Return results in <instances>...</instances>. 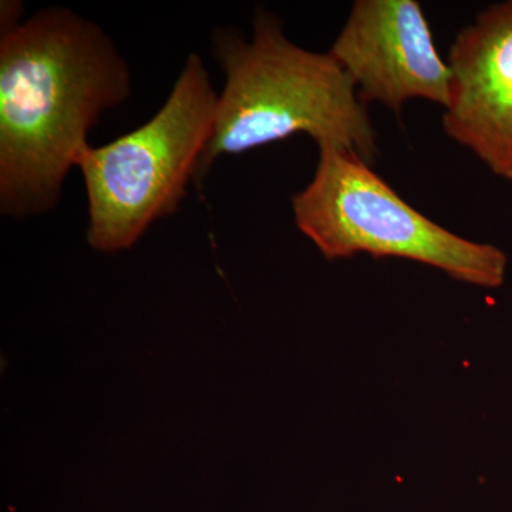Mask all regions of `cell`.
I'll return each instance as SVG.
<instances>
[{
  "label": "cell",
  "mask_w": 512,
  "mask_h": 512,
  "mask_svg": "<svg viewBox=\"0 0 512 512\" xmlns=\"http://www.w3.org/2000/svg\"><path fill=\"white\" fill-rule=\"evenodd\" d=\"M131 73L106 30L62 6L0 37V214L55 210L104 111L130 97Z\"/></svg>",
  "instance_id": "1"
},
{
  "label": "cell",
  "mask_w": 512,
  "mask_h": 512,
  "mask_svg": "<svg viewBox=\"0 0 512 512\" xmlns=\"http://www.w3.org/2000/svg\"><path fill=\"white\" fill-rule=\"evenodd\" d=\"M291 204L296 227L329 261L369 254L420 262L481 288L504 282L508 259L500 248L424 217L353 151L319 150L311 183Z\"/></svg>",
  "instance_id": "4"
},
{
  "label": "cell",
  "mask_w": 512,
  "mask_h": 512,
  "mask_svg": "<svg viewBox=\"0 0 512 512\" xmlns=\"http://www.w3.org/2000/svg\"><path fill=\"white\" fill-rule=\"evenodd\" d=\"M212 52L225 86L192 180L198 191L220 158L295 134H308L319 150L343 148L375 161L376 128L349 74L330 52L291 42L274 13L256 8L249 40L234 29L215 30Z\"/></svg>",
  "instance_id": "2"
},
{
  "label": "cell",
  "mask_w": 512,
  "mask_h": 512,
  "mask_svg": "<svg viewBox=\"0 0 512 512\" xmlns=\"http://www.w3.org/2000/svg\"><path fill=\"white\" fill-rule=\"evenodd\" d=\"M447 63L454 80L444 131L512 181V0L488 6L464 26Z\"/></svg>",
  "instance_id": "6"
},
{
  "label": "cell",
  "mask_w": 512,
  "mask_h": 512,
  "mask_svg": "<svg viewBox=\"0 0 512 512\" xmlns=\"http://www.w3.org/2000/svg\"><path fill=\"white\" fill-rule=\"evenodd\" d=\"M218 94L200 56L191 53L161 109L106 146H89L77 167L89 210L90 247L113 254L136 245L187 197L214 126Z\"/></svg>",
  "instance_id": "3"
},
{
  "label": "cell",
  "mask_w": 512,
  "mask_h": 512,
  "mask_svg": "<svg viewBox=\"0 0 512 512\" xmlns=\"http://www.w3.org/2000/svg\"><path fill=\"white\" fill-rule=\"evenodd\" d=\"M329 52L365 104L380 103L396 114L416 99L450 106L453 72L416 0H356Z\"/></svg>",
  "instance_id": "5"
},
{
  "label": "cell",
  "mask_w": 512,
  "mask_h": 512,
  "mask_svg": "<svg viewBox=\"0 0 512 512\" xmlns=\"http://www.w3.org/2000/svg\"><path fill=\"white\" fill-rule=\"evenodd\" d=\"M23 5L20 2H2L0 6V32L8 33L22 23Z\"/></svg>",
  "instance_id": "7"
}]
</instances>
